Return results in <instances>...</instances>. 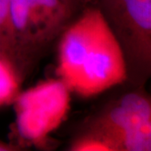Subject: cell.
Here are the masks:
<instances>
[{"label": "cell", "mask_w": 151, "mask_h": 151, "mask_svg": "<svg viewBox=\"0 0 151 151\" xmlns=\"http://www.w3.org/2000/svg\"><path fill=\"white\" fill-rule=\"evenodd\" d=\"M57 74L70 92L86 97L100 94L127 79L124 50L101 9L85 10L64 33Z\"/></svg>", "instance_id": "cell-1"}, {"label": "cell", "mask_w": 151, "mask_h": 151, "mask_svg": "<svg viewBox=\"0 0 151 151\" xmlns=\"http://www.w3.org/2000/svg\"><path fill=\"white\" fill-rule=\"evenodd\" d=\"M70 90L60 79L42 81L14 101L16 129L24 139L40 145L67 117Z\"/></svg>", "instance_id": "cell-2"}, {"label": "cell", "mask_w": 151, "mask_h": 151, "mask_svg": "<svg viewBox=\"0 0 151 151\" xmlns=\"http://www.w3.org/2000/svg\"><path fill=\"white\" fill-rule=\"evenodd\" d=\"M114 151L151 150V103L139 92L127 93L93 120L90 129Z\"/></svg>", "instance_id": "cell-3"}, {"label": "cell", "mask_w": 151, "mask_h": 151, "mask_svg": "<svg viewBox=\"0 0 151 151\" xmlns=\"http://www.w3.org/2000/svg\"><path fill=\"white\" fill-rule=\"evenodd\" d=\"M108 5L116 26H120L118 29L122 34H131L129 53L148 65L151 54V0H108Z\"/></svg>", "instance_id": "cell-4"}, {"label": "cell", "mask_w": 151, "mask_h": 151, "mask_svg": "<svg viewBox=\"0 0 151 151\" xmlns=\"http://www.w3.org/2000/svg\"><path fill=\"white\" fill-rule=\"evenodd\" d=\"M36 38L59 27L69 14L70 0H29Z\"/></svg>", "instance_id": "cell-5"}, {"label": "cell", "mask_w": 151, "mask_h": 151, "mask_svg": "<svg viewBox=\"0 0 151 151\" xmlns=\"http://www.w3.org/2000/svg\"><path fill=\"white\" fill-rule=\"evenodd\" d=\"M19 89V80L10 60L0 55V107L14 103Z\"/></svg>", "instance_id": "cell-6"}, {"label": "cell", "mask_w": 151, "mask_h": 151, "mask_svg": "<svg viewBox=\"0 0 151 151\" xmlns=\"http://www.w3.org/2000/svg\"><path fill=\"white\" fill-rule=\"evenodd\" d=\"M11 0H0V54L9 59L16 46V40L10 16Z\"/></svg>", "instance_id": "cell-7"}, {"label": "cell", "mask_w": 151, "mask_h": 151, "mask_svg": "<svg viewBox=\"0 0 151 151\" xmlns=\"http://www.w3.org/2000/svg\"><path fill=\"white\" fill-rule=\"evenodd\" d=\"M74 151H114L113 145L103 136L89 130L76 139L70 146Z\"/></svg>", "instance_id": "cell-8"}, {"label": "cell", "mask_w": 151, "mask_h": 151, "mask_svg": "<svg viewBox=\"0 0 151 151\" xmlns=\"http://www.w3.org/2000/svg\"><path fill=\"white\" fill-rule=\"evenodd\" d=\"M15 150V147L12 145L7 144L4 141L0 140V151H12Z\"/></svg>", "instance_id": "cell-9"}, {"label": "cell", "mask_w": 151, "mask_h": 151, "mask_svg": "<svg viewBox=\"0 0 151 151\" xmlns=\"http://www.w3.org/2000/svg\"><path fill=\"white\" fill-rule=\"evenodd\" d=\"M0 55H1V54H0Z\"/></svg>", "instance_id": "cell-10"}]
</instances>
